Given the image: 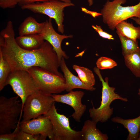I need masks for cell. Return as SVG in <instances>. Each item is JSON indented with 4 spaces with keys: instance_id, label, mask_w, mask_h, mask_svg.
Returning <instances> with one entry per match:
<instances>
[{
    "instance_id": "cell-27",
    "label": "cell",
    "mask_w": 140,
    "mask_h": 140,
    "mask_svg": "<svg viewBox=\"0 0 140 140\" xmlns=\"http://www.w3.org/2000/svg\"><path fill=\"white\" fill-rule=\"evenodd\" d=\"M17 4L16 0H0V7L4 9L14 8Z\"/></svg>"
},
{
    "instance_id": "cell-15",
    "label": "cell",
    "mask_w": 140,
    "mask_h": 140,
    "mask_svg": "<svg viewBox=\"0 0 140 140\" xmlns=\"http://www.w3.org/2000/svg\"><path fill=\"white\" fill-rule=\"evenodd\" d=\"M15 40L21 48L28 50H33L40 48L45 40L40 34L20 35Z\"/></svg>"
},
{
    "instance_id": "cell-30",
    "label": "cell",
    "mask_w": 140,
    "mask_h": 140,
    "mask_svg": "<svg viewBox=\"0 0 140 140\" xmlns=\"http://www.w3.org/2000/svg\"><path fill=\"white\" fill-rule=\"evenodd\" d=\"M131 18L135 21L136 24L140 25V18L136 17H132Z\"/></svg>"
},
{
    "instance_id": "cell-20",
    "label": "cell",
    "mask_w": 140,
    "mask_h": 140,
    "mask_svg": "<svg viewBox=\"0 0 140 140\" xmlns=\"http://www.w3.org/2000/svg\"><path fill=\"white\" fill-rule=\"evenodd\" d=\"M73 69L78 74L80 80L86 85L93 87L95 83V80L92 72L85 67L79 66L76 65L73 66Z\"/></svg>"
},
{
    "instance_id": "cell-13",
    "label": "cell",
    "mask_w": 140,
    "mask_h": 140,
    "mask_svg": "<svg viewBox=\"0 0 140 140\" xmlns=\"http://www.w3.org/2000/svg\"><path fill=\"white\" fill-rule=\"evenodd\" d=\"M60 67L64 74L66 85V90L69 92L75 88H80L93 91L96 88L88 86L83 83L78 76L74 75L69 70L65 62V59L62 57L60 64Z\"/></svg>"
},
{
    "instance_id": "cell-1",
    "label": "cell",
    "mask_w": 140,
    "mask_h": 140,
    "mask_svg": "<svg viewBox=\"0 0 140 140\" xmlns=\"http://www.w3.org/2000/svg\"><path fill=\"white\" fill-rule=\"evenodd\" d=\"M0 52L10 65L12 72L27 70L34 66L41 67L62 78L57 54L52 45L45 41L40 48L28 50L21 48L15 40L12 22L8 21L0 32Z\"/></svg>"
},
{
    "instance_id": "cell-2",
    "label": "cell",
    "mask_w": 140,
    "mask_h": 140,
    "mask_svg": "<svg viewBox=\"0 0 140 140\" xmlns=\"http://www.w3.org/2000/svg\"><path fill=\"white\" fill-rule=\"evenodd\" d=\"M137 4L124 6L127 0H107L101 10L103 22L108 28L114 30L120 22L129 18L136 17L140 18V0Z\"/></svg>"
},
{
    "instance_id": "cell-16",
    "label": "cell",
    "mask_w": 140,
    "mask_h": 140,
    "mask_svg": "<svg viewBox=\"0 0 140 140\" xmlns=\"http://www.w3.org/2000/svg\"><path fill=\"white\" fill-rule=\"evenodd\" d=\"M111 121L113 122L121 124L127 129L129 134L127 140H138L140 132V115L136 118L128 119L117 116L112 118Z\"/></svg>"
},
{
    "instance_id": "cell-14",
    "label": "cell",
    "mask_w": 140,
    "mask_h": 140,
    "mask_svg": "<svg viewBox=\"0 0 140 140\" xmlns=\"http://www.w3.org/2000/svg\"><path fill=\"white\" fill-rule=\"evenodd\" d=\"M97 123L90 120L86 121L81 131V140H107L108 137L106 134L102 133L97 128Z\"/></svg>"
},
{
    "instance_id": "cell-4",
    "label": "cell",
    "mask_w": 140,
    "mask_h": 140,
    "mask_svg": "<svg viewBox=\"0 0 140 140\" xmlns=\"http://www.w3.org/2000/svg\"><path fill=\"white\" fill-rule=\"evenodd\" d=\"M27 71L31 75L38 90L42 93L50 95L66 90L64 78L37 66L32 67Z\"/></svg>"
},
{
    "instance_id": "cell-6",
    "label": "cell",
    "mask_w": 140,
    "mask_h": 140,
    "mask_svg": "<svg viewBox=\"0 0 140 140\" xmlns=\"http://www.w3.org/2000/svg\"><path fill=\"white\" fill-rule=\"evenodd\" d=\"M74 5L72 2L54 0L27 4L22 6L21 8L23 10H27L34 13L45 15L53 19L57 25L58 31L63 34L64 31L63 24L64 10L66 7Z\"/></svg>"
},
{
    "instance_id": "cell-3",
    "label": "cell",
    "mask_w": 140,
    "mask_h": 140,
    "mask_svg": "<svg viewBox=\"0 0 140 140\" xmlns=\"http://www.w3.org/2000/svg\"><path fill=\"white\" fill-rule=\"evenodd\" d=\"M93 70L102 83L101 101L100 106L96 108L94 107L92 102V107L89 110V116L93 121L97 123L99 122L104 123L108 121L113 114V108H111L110 106L114 101L120 100L127 102L128 99L115 92V88L109 86L108 77L103 79L99 69L95 67Z\"/></svg>"
},
{
    "instance_id": "cell-28",
    "label": "cell",
    "mask_w": 140,
    "mask_h": 140,
    "mask_svg": "<svg viewBox=\"0 0 140 140\" xmlns=\"http://www.w3.org/2000/svg\"><path fill=\"white\" fill-rule=\"evenodd\" d=\"M54 0H16L18 4L20 7L22 6L37 2H43ZM60 0L67 2H71V0Z\"/></svg>"
},
{
    "instance_id": "cell-24",
    "label": "cell",
    "mask_w": 140,
    "mask_h": 140,
    "mask_svg": "<svg viewBox=\"0 0 140 140\" xmlns=\"http://www.w3.org/2000/svg\"><path fill=\"white\" fill-rule=\"evenodd\" d=\"M46 139L40 135H34L19 130L16 140H45Z\"/></svg>"
},
{
    "instance_id": "cell-7",
    "label": "cell",
    "mask_w": 140,
    "mask_h": 140,
    "mask_svg": "<svg viewBox=\"0 0 140 140\" xmlns=\"http://www.w3.org/2000/svg\"><path fill=\"white\" fill-rule=\"evenodd\" d=\"M43 115L48 117L52 123V140H81V131L71 128L68 118L58 112L55 103L50 110Z\"/></svg>"
},
{
    "instance_id": "cell-33",
    "label": "cell",
    "mask_w": 140,
    "mask_h": 140,
    "mask_svg": "<svg viewBox=\"0 0 140 140\" xmlns=\"http://www.w3.org/2000/svg\"><path fill=\"white\" fill-rule=\"evenodd\" d=\"M138 140H140V132L138 134Z\"/></svg>"
},
{
    "instance_id": "cell-18",
    "label": "cell",
    "mask_w": 140,
    "mask_h": 140,
    "mask_svg": "<svg viewBox=\"0 0 140 140\" xmlns=\"http://www.w3.org/2000/svg\"><path fill=\"white\" fill-rule=\"evenodd\" d=\"M116 32L121 35L131 39L135 41L140 39V26L135 27L133 24L126 20L122 21L116 26Z\"/></svg>"
},
{
    "instance_id": "cell-17",
    "label": "cell",
    "mask_w": 140,
    "mask_h": 140,
    "mask_svg": "<svg viewBox=\"0 0 140 140\" xmlns=\"http://www.w3.org/2000/svg\"><path fill=\"white\" fill-rule=\"evenodd\" d=\"M44 25V22H38L33 17L30 16L26 18L18 28L19 36L40 34Z\"/></svg>"
},
{
    "instance_id": "cell-23",
    "label": "cell",
    "mask_w": 140,
    "mask_h": 140,
    "mask_svg": "<svg viewBox=\"0 0 140 140\" xmlns=\"http://www.w3.org/2000/svg\"><path fill=\"white\" fill-rule=\"evenodd\" d=\"M96 65L98 68L103 70L112 68L117 64L115 61L110 58L102 57L97 59Z\"/></svg>"
},
{
    "instance_id": "cell-26",
    "label": "cell",
    "mask_w": 140,
    "mask_h": 140,
    "mask_svg": "<svg viewBox=\"0 0 140 140\" xmlns=\"http://www.w3.org/2000/svg\"><path fill=\"white\" fill-rule=\"evenodd\" d=\"M92 27L98 33L99 36L102 38L109 40H114V38L113 37V36L104 31L100 26L97 25L95 26L92 25Z\"/></svg>"
},
{
    "instance_id": "cell-11",
    "label": "cell",
    "mask_w": 140,
    "mask_h": 140,
    "mask_svg": "<svg viewBox=\"0 0 140 140\" xmlns=\"http://www.w3.org/2000/svg\"><path fill=\"white\" fill-rule=\"evenodd\" d=\"M84 94L82 91L72 90L65 94H53L50 95L55 102L66 104L71 107L74 110L72 117L76 121L79 122L87 109L86 106L83 104L81 102Z\"/></svg>"
},
{
    "instance_id": "cell-10",
    "label": "cell",
    "mask_w": 140,
    "mask_h": 140,
    "mask_svg": "<svg viewBox=\"0 0 140 140\" xmlns=\"http://www.w3.org/2000/svg\"><path fill=\"white\" fill-rule=\"evenodd\" d=\"M20 130L34 135H40L45 139L53 137V126L49 118L41 115L37 118L19 123Z\"/></svg>"
},
{
    "instance_id": "cell-31",
    "label": "cell",
    "mask_w": 140,
    "mask_h": 140,
    "mask_svg": "<svg viewBox=\"0 0 140 140\" xmlns=\"http://www.w3.org/2000/svg\"><path fill=\"white\" fill-rule=\"evenodd\" d=\"M93 0H87L89 5V6L92 5L93 3Z\"/></svg>"
},
{
    "instance_id": "cell-32",
    "label": "cell",
    "mask_w": 140,
    "mask_h": 140,
    "mask_svg": "<svg viewBox=\"0 0 140 140\" xmlns=\"http://www.w3.org/2000/svg\"><path fill=\"white\" fill-rule=\"evenodd\" d=\"M138 93L139 95V99L140 100V88L138 90Z\"/></svg>"
},
{
    "instance_id": "cell-29",
    "label": "cell",
    "mask_w": 140,
    "mask_h": 140,
    "mask_svg": "<svg viewBox=\"0 0 140 140\" xmlns=\"http://www.w3.org/2000/svg\"><path fill=\"white\" fill-rule=\"evenodd\" d=\"M81 9L82 11H84V12L90 14L94 18H95L97 16L101 15V14L100 13H98L96 12L89 11L84 8H82Z\"/></svg>"
},
{
    "instance_id": "cell-25",
    "label": "cell",
    "mask_w": 140,
    "mask_h": 140,
    "mask_svg": "<svg viewBox=\"0 0 140 140\" xmlns=\"http://www.w3.org/2000/svg\"><path fill=\"white\" fill-rule=\"evenodd\" d=\"M19 121L17 124V127L12 133L0 134V140H16L17 134L20 129Z\"/></svg>"
},
{
    "instance_id": "cell-5",
    "label": "cell",
    "mask_w": 140,
    "mask_h": 140,
    "mask_svg": "<svg viewBox=\"0 0 140 140\" xmlns=\"http://www.w3.org/2000/svg\"><path fill=\"white\" fill-rule=\"evenodd\" d=\"M17 96L9 98L3 96L0 97V134L11 133L20 121L23 109L22 103L18 100Z\"/></svg>"
},
{
    "instance_id": "cell-19",
    "label": "cell",
    "mask_w": 140,
    "mask_h": 140,
    "mask_svg": "<svg viewBox=\"0 0 140 140\" xmlns=\"http://www.w3.org/2000/svg\"><path fill=\"white\" fill-rule=\"evenodd\" d=\"M124 57L126 66L136 77L140 78V48Z\"/></svg>"
},
{
    "instance_id": "cell-22",
    "label": "cell",
    "mask_w": 140,
    "mask_h": 140,
    "mask_svg": "<svg viewBox=\"0 0 140 140\" xmlns=\"http://www.w3.org/2000/svg\"><path fill=\"white\" fill-rule=\"evenodd\" d=\"M12 72L10 66L0 52V91L6 86L8 78Z\"/></svg>"
},
{
    "instance_id": "cell-9",
    "label": "cell",
    "mask_w": 140,
    "mask_h": 140,
    "mask_svg": "<svg viewBox=\"0 0 140 140\" xmlns=\"http://www.w3.org/2000/svg\"><path fill=\"white\" fill-rule=\"evenodd\" d=\"M8 85L20 98L23 109L27 98L38 91L31 75L26 70H18L12 72L6 82V86Z\"/></svg>"
},
{
    "instance_id": "cell-34",
    "label": "cell",
    "mask_w": 140,
    "mask_h": 140,
    "mask_svg": "<svg viewBox=\"0 0 140 140\" xmlns=\"http://www.w3.org/2000/svg\"></svg>"
},
{
    "instance_id": "cell-8",
    "label": "cell",
    "mask_w": 140,
    "mask_h": 140,
    "mask_svg": "<svg viewBox=\"0 0 140 140\" xmlns=\"http://www.w3.org/2000/svg\"><path fill=\"white\" fill-rule=\"evenodd\" d=\"M55 103L50 95L38 91L26 100L23 106L22 121H29L44 114L50 110Z\"/></svg>"
},
{
    "instance_id": "cell-21",
    "label": "cell",
    "mask_w": 140,
    "mask_h": 140,
    "mask_svg": "<svg viewBox=\"0 0 140 140\" xmlns=\"http://www.w3.org/2000/svg\"><path fill=\"white\" fill-rule=\"evenodd\" d=\"M120 39L122 49V54L124 56L138 50L140 47L138 45L137 41L134 40L120 35L116 32Z\"/></svg>"
},
{
    "instance_id": "cell-12",
    "label": "cell",
    "mask_w": 140,
    "mask_h": 140,
    "mask_svg": "<svg viewBox=\"0 0 140 140\" xmlns=\"http://www.w3.org/2000/svg\"><path fill=\"white\" fill-rule=\"evenodd\" d=\"M40 34L44 40L48 42L53 47L57 54L60 64L62 57L66 59L69 58L62 50L61 45L63 40L72 38V35H61L57 33L53 27L50 18L44 22V27Z\"/></svg>"
}]
</instances>
